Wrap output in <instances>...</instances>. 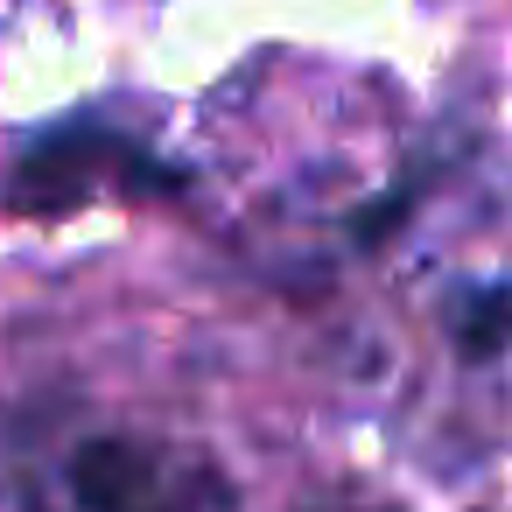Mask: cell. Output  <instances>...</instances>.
<instances>
[{"label": "cell", "mask_w": 512, "mask_h": 512, "mask_svg": "<svg viewBox=\"0 0 512 512\" xmlns=\"http://www.w3.org/2000/svg\"><path fill=\"white\" fill-rule=\"evenodd\" d=\"M71 491L78 512H211L225 505V477L211 463H176L155 442H85L71 456Z\"/></svg>", "instance_id": "6da1fadb"}, {"label": "cell", "mask_w": 512, "mask_h": 512, "mask_svg": "<svg viewBox=\"0 0 512 512\" xmlns=\"http://www.w3.org/2000/svg\"><path fill=\"white\" fill-rule=\"evenodd\" d=\"M113 169H134V155L120 141H106V134L71 127V134H50V141L29 148V162L15 169L8 204L29 211V218H57V211H78ZM134 176H148V169H134Z\"/></svg>", "instance_id": "7a4b0ae2"}, {"label": "cell", "mask_w": 512, "mask_h": 512, "mask_svg": "<svg viewBox=\"0 0 512 512\" xmlns=\"http://www.w3.org/2000/svg\"><path fill=\"white\" fill-rule=\"evenodd\" d=\"M449 337L463 358H498L512 344V288L505 281H484V288H463L449 302Z\"/></svg>", "instance_id": "3957f363"}, {"label": "cell", "mask_w": 512, "mask_h": 512, "mask_svg": "<svg viewBox=\"0 0 512 512\" xmlns=\"http://www.w3.org/2000/svg\"><path fill=\"white\" fill-rule=\"evenodd\" d=\"M400 218H407V190H393V197H386V204H372V211H358V225H351V232H358L365 246H379Z\"/></svg>", "instance_id": "277c9868"}]
</instances>
